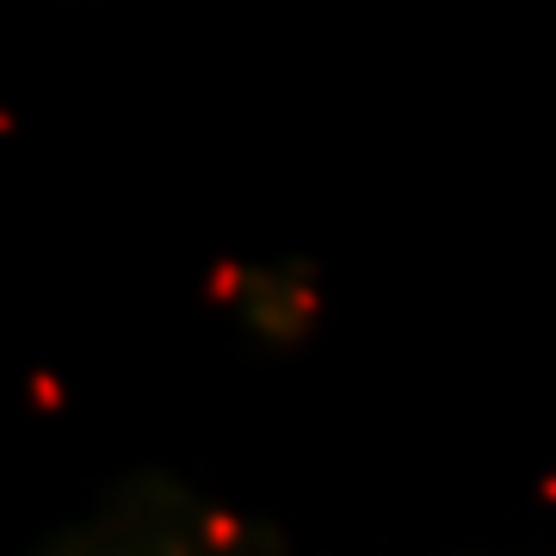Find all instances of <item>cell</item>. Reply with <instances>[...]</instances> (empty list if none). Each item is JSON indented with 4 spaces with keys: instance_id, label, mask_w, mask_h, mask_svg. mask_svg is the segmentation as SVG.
Wrapping results in <instances>:
<instances>
[{
    "instance_id": "1",
    "label": "cell",
    "mask_w": 556,
    "mask_h": 556,
    "mask_svg": "<svg viewBox=\"0 0 556 556\" xmlns=\"http://www.w3.org/2000/svg\"><path fill=\"white\" fill-rule=\"evenodd\" d=\"M38 556H278V544L266 526L199 489L137 482L87 519L62 526Z\"/></svg>"
}]
</instances>
